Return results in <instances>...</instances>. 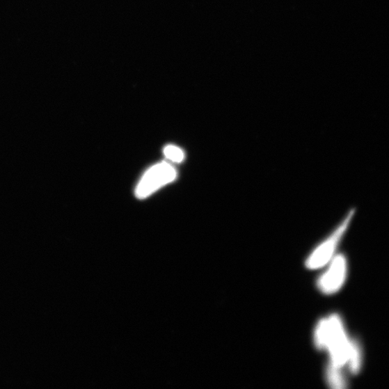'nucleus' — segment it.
Instances as JSON below:
<instances>
[{
  "label": "nucleus",
  "instance_id": "3",
  "mask_svg": "<svg viewBox=\"0 0 389 389\" xmlns=\"http://www.w3.org/2000/svg\"><path fill=\"white\" fill-rule=\"evenodd\" d=\"M328 264V269L318 278L317 288L324 294L332 295L339 292L345 283L347 262L344 255H338Z\"/></svg>",
  "mask_w": 389,
  "mask_h": 389
},
{
  "label": "nucleus",
  "instance_id": "2",
  "mask_svg": "<svg viewBox=\"0 0 389 389\" xmlns=\"http://www.w3.org/2000/svg\"><path fill=\"white\" fill-rule=\"evenodd\" d=\"M176 177V170L170 164L166 161L159 163L142 177L136 187V196L139 199L146 198L175 180Z\"/></svg>",
  "mask_w": 389,
  "mask_h": 389
},
{
  "label": "nucleus",
  "instance_id": "4",
  "mask_svg": "<svg viewBox=\"0 0 389 389\" xmlns=\"http://www.w3.org/2000/svg\"><path fill=\"white\" fill-rule=\"evenodd\" d=\"M325 375L326 382L331 387L338 389L346 387L347 381L341 367L329 363L326 367Z\"/></svg>",
  "mask_w": 389,
  "mask_h": 389
},
{
  "label": "nucleus",
  "instance_id": "5",
  "mask_svg": "<svg viewBox=\"0 0 389 389\" xmlns=\"http://www.w3.org/2000/svg\"><path fill=\"white\" fill-rule=\"evenodd\" d=\"M362 356L360 348L358 342L352 341V348L349 361L347 363L348 367L351 373L357 374L361 367Z\"/></svg>",
  "mask_w": 389,
  "mask_h": 389
},
{
  "label": "nucleus",
  "instance_id": "6",
  "mask_svg": "<svg viewBox=\"0 0 389 389\" xmlns=\"http://www.w3.org/2000/svg\"><path fill=\"white\" fill-rule=\"evenodd\" d=\"M166 157L175 162H181L184 159V152L178 148L169 145L164 150Z\"/></svg>",
  "mask_w": 389,
  "mask_h": 389
},
{
  "label": "nucleus",
  "instance_id": "1",
  "mask_svg": "<svg viewBox=\"0 0 389 389\" xmlns=\"http://www.w3.org/2000/svg\"><path fill=\"white\" fill-rule=\"evenodd\" d=\"M354 215V211L348 213L331 236L320 244L307 257L305 262L306 269L312 271L317 270L328 264L335 257L338 244L344 237L345 232L349 228Z\"/></svg>",
  "mask_w": 389,
  "mask_h": 389
}]
</instances>
